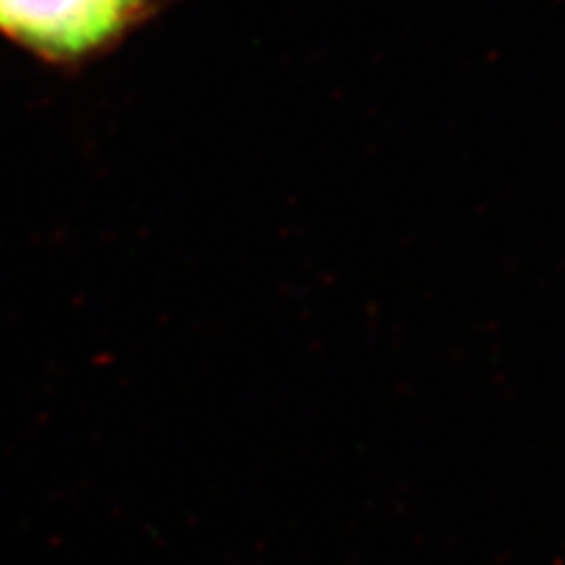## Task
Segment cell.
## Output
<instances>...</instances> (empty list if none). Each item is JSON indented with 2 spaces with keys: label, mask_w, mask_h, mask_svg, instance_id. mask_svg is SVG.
<instances>
[{
  "label": "cell",
  "mask_w": 565,
  "mask_h": 565,
  "mask_svg": "<svg viewBox=\"0 0 565 565\" xmlns=\"http://www.w3.org/2000/svg\"><path fill=\"white\" fill-rule=\"evenodd\" d=\"M158 0H0V41L52 68H83L145 26Z\"/></svg>",
  "instance_id": "1"
}]
</instances>
